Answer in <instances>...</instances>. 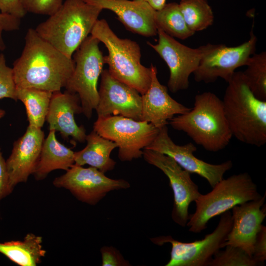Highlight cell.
<instances>
[{"label":"cell","instance_id":"cell-17","mask_svg":"<svg viewBox=\"0 0 266 266\" xmlns=\"http://www.w3.org/2000/svg\"><path fill=\"white\" fill-rule=\"evenodd\" d=\"M44 133L41 129L28 126L25 133L13 144L5 161L9 183L13 189L18 183L26 182L37 164Z\"/></svg>","mask_w":266,"mask_h":266},{"label":"cell","instance_id":"cell-33","mask_svg":"<svg viewBox=\"0 0 266 266\" xmlns=\"http://www.w3.org/2000/svg\"><path fill=\"white\" fill-rule=\"evenodd\" d=\"M20 19L14 16L4 13L0 11V51H3L6 46L4 43L2 33L4 31L18 30L20 26Z\"/></svg>","mask_w":266,"mask_h":266},{"label":"cell","instance_id":"cell-2","mask_svg":"<svg viewBox=\"0 0 266 266\" xmlns=\"http://www.w3.org/2000/svg\"><path fill=\"white\" fill-rule=\"evenodd\" d=\"M222 100L233 136L248 145L266 143V101L255 97L242 71H235L227 82Z\"/></svg>","mask_w":266,"mask_h":266},{"label":"cell","instance_id":"cell-26","mask_svg":"<svg viewBox=\"0 0 266 266\" xmlns=\"http://www.w3.org/2000/svg\"><path fill=\"white\" fill-rule=\"evenodd\" d=\"M178 4L188 28L194 33L213 24V12L207 0H180Z\"/></svg>","mask_w":266,"mask_h":266},{"label":"cell","instance_id":"cell-5","mask_svg":"<svg viewBox=\"0 0 266 266\" xmlns=\"http://www.w3.org/2000/svg\"><path fill=\"white\" fill-rule=\"evenodd\" d=\"M91 34L107 49L104 63L108 65L110 74L143 95L151 84L152 70L141 64L139 44L131 39L118 37L104 19L97 21Z\"/></svg>","mask_w":266,"mask_h":266},{"label":"cell","instance_id":"cell-35","mask_svg":"<svg viewBox=\"0 0 266 266\" xmlns=\"http://www.w3.org/2000/svg\"><path fill=\"white\" fill-rule=\"evenodd\" d=\"M9 183L5 161L0 149V202L13 191Z\"/></svg>","mask_w":266,"mask_h":266},{"label":"cell","instance_id":"cell-25","mask_svg":"<svg viewBox=\"0 0 266 266\" xmlns=\"http://www.w3.org/2000/svg\"><path fill=\"white\" fill-rule=\"evenodd\" d=\"M155 22L157 30L174 38L184 40L195 34L188 28L179 4L175 2L166 3L163 8L156 10Z\"/></svg>","mask_w":266,"mask_h":266},{"label":"cell","instance_id":"cell-13","mask_svg":"<svg viewBox=\"0 0 266 266\" xmlns=\"http://www.w3.org/2000/svg\"><path fill=\"white\" fill-rule=\"evenodd\" d=\"M53 185L68 191L79 201L95 205L112 191L127 189L130 183L123 179H113L95 167L72 165L56 177Z\"/></svg>","mask_w":266,"mask_h":266},{"label":"cell","instance_id":"cell-37","mask_svg":"<svg viewBox=\"0 0 266 266\" xmlns=\"http://www.w3.org/2000/svg\"><path fill=\"white\" fill-rule=\"evenodd\" d=\"M5 114V112L4 110L0 108V119L2 118Z\"/></svg>","mask_w":266,"mask_h":266},{"label":"cell","instance_id":"cell-24","mask_svg":"<svg viewBox=\"0 0 266 266\" xmlns=\"http://www.w3.org/2000/svg\"><path fill=\"white\" fill-rule=\"evenodd\" d=\"M52 94L33 88L16 87V99L25 105L29 125L41 129L46 121Z\"/></svg>","mask_w":266,"mask_h":266},{"label":"cell","instance_id":"cell-3","mask_svg":"<svg viewBox=\"0 0 266 266\" xmlns=\"http://www.w3.org/2000/svg\"><path fill=\"white\" fill-rule=\"evenodd\" d=\"M170 120L169 123L174 129L184 132L197 144L208 151L224 149L233 137L222 100L210 92L197 94L193 108Z\"/></svg>","mask_w":266,"mask_h":266},{"label":"cell","instance_id":"cell-12","mask_svg":"<svg viewBox=\"0 0 266 266\" xmlns=\"http://www.w3.org/2000/svg\"><path fill=\"white\" fill-rule=\"evenodd\" d=\"M142 157L167 177L174 198L171 218L180 226H186L189 219V205L201 194L198 185L192 180L191 173L172 158L159 152L145 148Z\"/></svg>","mask_w":266,"mask_h":266},{"label":"cell","instance_id":"cell-27","mask_svg":"<svg viewBox=\"0 0 266 266\" xmlns=\"http://www.w3.org/2000/svg\"><path fill=\"white\" fill-rule=\"evenodd\" d=\"M242 71L247 83L256 98L266 101V52L254 53Z\"/></svg>","mask_w":266,"mask_h":266},{"label":"cell","instance_id":"cell-15","mask_svg":"<svg viewBox=\"0 0 266 266\" xmlns=\"http://www.w3.org/2000/svg\"><path fill=\"white\" fill-rule=\"evenodd\" d=\"M96 108L98 117L120 115L141 121V95L134 88L114 78L103 69Z\"/></svg>","mask_w":266,"mask_h":266},{"label":"cell","instance_id":"cell-16","mask_svg":"<svg viewBox=\"0 0 266 266\" xmlns=\"http://www.w3.org/2000/svg\"><path fill=\"white\" fill-rule=\"evenodd\" d=\"M266 195L232 209V226L222 248L228 245L237 247L252 256L257 234L266 216Z\"/></svg>","mask_w":266,"mask_h":266},{"label":"cell","instance_id":"cell-23","mask_svg":"<svg viewBox=\"0 0 266 266\" xmlns=\"http://www.w3.org/2000/svg\"><path fill=\"white\" fill-rule=\"evenodd\" d=\"M42 237L29 233L22 240L0 242V253L20 266H35L44 257Z\"/></svg>","mask_w":266,"mask_h":266},{"label":"cell","instance_id":"cell-4","mask_svg":"<svg viewBox=\"0 0 266 266\" xmlns=\"http://www.w3.org/2000/svg\"><path fill=\"white\" fill-rule=\"evenodd\" d=\"M84 0H66L34 29L44 40L69 58L89 36L102 11Z\"/></svg>","mask_w":266,"mask_h":266},{"label":"cell","instance_id":"cell-11","mask_svg":"<svg viewBox=\"0 0 266 266\" xmlns=\"http://www.w3.org/2000/svg\"><path fill=\"white\" fill-rule=\"evenodd\" d=\"M257 40L252 26L249 39L238 46L214 44L203 55L193 73L195 81L209 83L221 78L228 82L237 68L246 66L250 57L255 53Z\"/></svg>","mask_w":266,"mask_h":266},{"label":"cell","instance_id":"cell-19","mask_svg":"<svg viewBox=\"0 0 266 266\" xmlns=\"http://www.w3.org/2000/svg\"><path fill=\"white\" fill-rule=\"evenodd\" d=\"M151 84L148 90L141 95V121L152 124L157 128L167 126L168 121L175 115H181L191 108L172 99L168 93L167 87L161 84L157 76L156 67L153 65Z\"/></svg>","mask_w":266,"mask_h":266},{"label":"cell","instance_id":"cell-30","mask_svg":"<svg viewBox=\"0 0 266 266\" xmlns=\"http://www.w3.org/2000/svg\"><path fill=\"white\" fill-rule=\"evenodd\" d=\"M27 12L51 16L61 7L63 0H21Z\"/></svg>","mask_w":266,"mask_h":266},{"label":"cell","instance_id":"cell-34","mask_svg":"<svg viewBox=\"0 0 266 266\" xmlns=\"http://www.w3.org/2000/svg\"><path fill=\"white\" fill-rule=\"evenodd\" d=\"M0 11L20 19L27 13L23 7L21 0H0Z\"/></svg>","mask_w":266,"mask_h":266},{"label":"cell","instance_id":"cell-9","mask_svg":"<svg viewBox=\"0 0 266 266\" xmlns=\"http://www.w3.org/2000/svg\"><path fill=\"white\" fill-rule=\"evenodd\" d=\"M233 223L232 213L227 211L222 214L215 229L204 238L190 242H183L171 236L151 238L155 244L171 245L170 258L166 266H207L213 256L222 248Z\"/></svg>","mask_w":266,"mask_h":266},{"label":"cell","instance_id":"cell-18","mask_svg":"<svg viewBox=\"0 0 266 266\" xmlns=\"http://www.w3.org/2000/svg\"><path fill=\"white\" fill-rule=\"evenodd\" d=\"M87 2L114 13L129 31L151 37L157 34L155 22L156 10L146 2L137 0H84Z\"/></svg>","mask_w":266,"mask_h":266},{"label":"cell","instance_id":"cell-14","mask_svg":"<svg viewBox=\"0 0 266 266\" xmlns=\"http://www.w3.org/2000/svg\"><path fill=\"white\" fill-rule=\"evenodd\" d=\"M146 149L170 157L184 169L205 179L212 188L223 179L225 173L233 166L231 160L216 165L198 159L194 155L197 151L194 144L192 142L182 145L175 144L168 134L167 126L159 130L155 139Z\"/></svg>","mask_w":266,"mask_h":266},{"label":"cell","instance_id":"cell-28","mask_svg":"<svg viewBox=\"0 0 266 266\" xmlns=\"http://www.w3.org/2000/svg\"><path fill=\"white\" fill-rule=\"evenodd\" d=\"M215 254L207 266H256L259 265L252 256L242 249L228 245Z\"/></svg>","mask_w":266,"mask_h":266},{"label":"cell","instance_id":"cell-1","mask_svg":"<svg viewBox=\"0 0 266 266\" xmlns=\"http://www.w3.org/2000/svg\"><path fill=\"white\" fill-rule=\"evenodd\" d=\"M74 68L69 58L30 28L20 56L12 67L16 87L33 88L52 93L65 88Z\"/></svg>","mask_w":266,"mask_h":266},{"label":"cell","instance_id":"cell-36","mask_svg":"<svg viewBox=\"0 0 266 266\" xmlns=\"http://www.w3.org/2000/svg\"><path fill=\"white\" fill-rule=\"evenodd\" d=\"M144 1L148 3L156 10L161 9L166 3V0H137Z\"/></svg>","mask_w":266,"mask_h":266},{"label":"cell","instance_id":"cell-32","mask_svg":"<svg viewBox=\"0 0 266 266\" xmlns=\"http://www.w3.org/2000/svg\"><path fill=\"white\" fill-rule=\"evenodd\" d=\"M252 257L259 265L266 260V227L263 225L255 239Z\"/></svg>","mask_w":266,"mask_h":266},{"label":"cell","instance_id":"cell-20","mask_svg":"<svg viewBox=\"0 0 266 266\" xmlns=\"http://www.w3.org/2000/svg\"><path fill=\"white\" fill-rule=\"evenodd\" d=\"M82 113L80 100L77 94L66 91L52 94L46 120L49 130L60 132L62 137H71L74 141L84 142L87 134L83 126H78L74 115Z\"/></svg>","mask_w":266,"mask_h":266},{"label":"cell","instance_id":"cell-7","mask_svg":"<svg viewBox=\"0 0 266 266\" xmlns=\"http://www.w3.org/2000/svg\"><path fill=\"white\" fill-rule=\"evenodd\" d=\"M100 42L89 35L74 52V70L65 87L68 92L78 95L82 113L88 119L98 103V83L104 64Z\"/></svg>","mask_w":266,"mask_h":266},{"label":"cell","instance_id":"cell-22","mask_svg":"<svg viewBox=\"0 0 266 266\" xmlns=\"http://www.w3.org/2000/svg\"><path fill=\"white\" fill-rule=\"evenodd\" d=\"M87 145L74 152V165H88L103 173L113 170L116 162L110 157L112 151L118 147L116 143L99 135L94 130L86 137Z\"/></svg>","mask_w":266,"mask_h":266},{"label":"cell","instance_id":"cell-8","mask_svg":"<svg viewBox=\"0 0 266 266\" xmlns=\"http://www.w3.org/2000/svg\"><path fill=\"white\" fill-rule=\"evenodd\" d=\"M93 130L116 143L118 158L132 161L143 156V150L157 136L159 130L146 121H137L120 115L98 117Z\"/></svg>","mask_w":266,"mask_h":266},{"label":"cell","instance_id":"cell-6","mask_svg":"<svg viewBox=\"0 0 266 266\" xmlns=\"http://www.w3.org/2000/svg\"><path fill=\"white\" fill-rule=\"evenodd\" d=\"M205 195L195 201L196 210L189 215V231L199 233L206 229L212 218L229 211L234 206L262 197L257 185L247 172L233 174L223 179Z\"/></svg>","mask_w":266,"mask_h":266},{"label":"cell","instance_id":"cell-10","mask_svg":"<svg viewBox=\"0 0 266 266\" xmlns=\"http://www.w3.org/2000/svg\"><path fill=\"white\" fill-rule=\"evenodd\" d=\"M156 44L147 42L166 64L169 70L167 88L172 93L185 90L189 86V77L196 70L203 55L214 44L207 43L197 48L186 46L163 31L157 32Z\"/></svg>","mask_w":266,"mask_h":266},{"label":"cell","instance_id":"cell-21","mask_svg":"<svg viewBox=\"0 0 266 266\" xmlns=\"http://www.w3.org/2000/svg\"><path fill=\"white\" fill-rule=\"evenodd\" d=\"M56 131L49 130L44 139L39 159L33 173L37 180H41L52 171L67 170L74 164V152L56 139Z\"/></svg>","mask_w":266,"mask_h":266},{"label":"cell","instance_id":"cell-31","mask_svg":"<svg viewBox=\"0 0 266 266\" xmlns=\"http://www.w3.org/2000/svg\"><path fill=\"white\" fill-rule=\"evenodd\" d=\"M102 266H129V262L125 260L116 248L104 246L100 248Z\"/></svg>","mask_w":266,"mask_h":266},{"label":"cell","instance_id":"cell-29","mask_svg":"<svg viewBox=\"0 0 266 266\" xmlns=\"http://www.w3.org/2000/svg\"><path fill=\"white\" fill-rule=\"evenodd\" d=\"M16 85L13 69L8 66L4 55L0 54V99L9 98L17 100Z\"/></svg>","mask_w":266,"mask_h":266}]
</instances>
